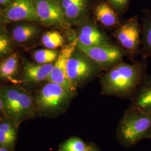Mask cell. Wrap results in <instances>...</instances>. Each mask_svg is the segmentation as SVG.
Segmentation results:
<instances>
[{"mask_svg": "<svg viewBox=\"0 0 151 151\" xmlns=\"http://www.w3.org/2000/svg\"><path fill=\"white\" fill-rule=\"evenodd\" d=\"M19 69V58L16 54L7 55L0 62V78L14 80Z\"/></svg>", "mask_w": 151, "mask_h": 151, "instance_id": "ac0fdd59", "label": "cell"}, {"mask_svg": "<svg viewBox=\"0 0 151 151\" xmlns=\"http://www.w3.org/2000/svg\"><path fill=\"white\" fill-rule=\"evenodd\" d=\"M146 58L133 64L123 62L106 70L101 79L104 95L128 96L134 93L146 76Z\"/></svg>", "mask_w": 151, "mask_h": 151, "instance_id": "6da1fadb", "label": "cell"}, {"mask_svg": "<svg viewBox=\"0 0 151 151\" xmlns=\"http://www.w3.org/2000/svg\"><path fill=\"white\" fill-rule=\"evenodd\" d=\"M91 11L94 19L105 27L116 28L121 23L119 14L106 1L92 4Z\"/></svg>", "mask_w": 151, "mask_h": 151, "instance_id": "4fadbf2b", "label": "cell"}, {"mask_svg": "<svg viewBox=\"0 0 151 151\" xmlns=\"http://www.w3.org/2000/svg\"><path fill=\"white\" fill-rule=\"evenodd\" d=\"M65 19L71 26H78L90 17L92 0H57Z\"/></svg>", "mask_w": 151, "mask_h": 151, "instance_id": "7c38bea8", "label": "cell"}, {"mask_svg": "<svg viewBox=\"0 0 151 151\" xmlns=\"http://www.w3.org/2000/svg\"><path fill=\"white\" fill-rule=\"evenodd\" d=\"M11 1L12 0H0V5L6 7L11 3Z\"/></svg>", "mask_w": 151, "mask_h": 151, "instance_id": "484cf974", "label": "cell"}, {"mask_svg": "<svg viewBox=\"0 0 151 151\" xmlns=\"http://www.w3.org/2000/svg\"><path fill=\"white\" fill-rule=\"evenodd\" d=\"M0 151H9L5 148H0Z\"/></svg>", "mask_w": 151, "mask_h": 151, "instance_id": "83f0119b", "label": "cell"}, {"mask_svg": "<svg viewBox=\"0 0 151 151\" xmlns=\"http://www.w3.org/2000/svg\"><path fill=\"white\" fill-rule=\"evenodd\" d=\"M76 93L58 84L48 82L39 92L37 104L38 108L44 111H57L67 105Z\"/></svg>", "mask_w": 151, "mask_h": 151, "instance_id": "8992f818", "label": "cell"}, {"mask_svg": "<svg viewBox=\"0 0 151 151\" xmlns=\"http://www.w3.org/2000/svg\"><path fill=\"white\" fill-rule=\"evenodd\" d=\"M133 95L130 109L151 112V76L146 75Z\"/></svg>", "mask_w": 151, "mask_h": 151, "instance_id": "5bb4252c", "label": "cell"}, {"mask_svg": "<svg viewBox=\"0 0 151 151\" xmlns=\"http://www.w3.org/2000/svg\"><path fill=\"white\" fill-rule=\"evenodd\" d=\"M16 137L8 135L0 130V144L2 146H10L15 142Z\"/></svg>", "mask_w": 151, "mask_h": 151, "instance_id": "cb8c5ba5", "label": "cell"}, {"mask_svg": "<svg viewBox=\"0 0 151 151\" xmlns=\"http://www.w3.org/2000/svg\"><path fill=\"white\" fill-rule=\"evenodd\" d=\"M39 29L37 26L24 23L18 25L12 29L11 35L12 39L17 43H24L35 38L39 33Z\"/></svg>", "mask_w": 151, "mask_h": 151, "instance_id": "e0dca14e", "label": "cell"}, {"mask_svg": "<svg viewBox=\"0 0 151 151\" xmlns=\"http://www.w3.org/2000/svg\"><path fill=\"white\" fill-rule=\"evenodd\" d=\"M113 35L120 47L130 57L133 58L140 54L141 27L137 16L121 22L114 30Z\"/></svg>", "mask_w": 151, "mask_h": 151, "instance_id": "5b68a950", "label": "cell"}, {"mask_svg": "<svg viewBox=\"0 0 151 151\" xmlns=\"http://www.w3.org/2000/svg\"><path fill=\"white\" fill-rule=\"evenodd\" d=\"M150 138H151V135H150Z\"/></svg>", "mask_w": 151, "mask_h": 151, "instance_id": "1f68e13d", "label": "cell"}, {"mask_svg": "<svg viewBox=\"0 0 151 151\" xmlns=\"http://www.w3.org/2000/svg\"><path fill=\"white\" fill-rule=\"evenodd\" d=\"M0 130L8 135L16 137L15 129L9 123H4L0 124Z\"/></svg>", "mask_w": 151, "mask_h": 151, "instance_id": "d4e9b609", "label": "cell"}, {"mask_svg": "<svg viewBox=\"0 0 151 151\" xmlns=\"http://www.w3.org/2000/svg\"><path fill=\"white\" fill-rule=\"evenodd\" d=\"M40 22L46 27L68 32L71 25L67 22L57 0H34Z\"/></svg>", "mask_w": 151, "mask_h": 151, "instance_id": "ba28073f", "label": "cell"}, {"mask_svg": "<svg viewBox=\"0 0 151 151\" xmlns=\"http://www.w3.org/2000/svg\"><path fill=\"white\" fill-rule=\"evenodd\" d=\"M88 148L83 140L74 137L65 142L60 147V151H85Z\"/></svg>", "mask_w": 151, "mask_h": 151, "instance_id": "44dd1931", "label": "cell"}, {"mask_svg": "<svg viewBox=\"0 0 151 151\" xmlns=\"http://www.w3.org/2000/svg\"><path fill=\"white\" fill-rule=\"evenodd\" d=\"M76 48L86 54L105 71L122 62L126 53L121 47L112 43L86 47L77 42Z\"/></svg>", "mask_w": 151, "mask_h": 151, "instance_id": "52a82bcc", "label": "cell"}, {"mask_svg": "<svg viewBox=\"0 0 151 151\" xmlns=\"http://www.w3.org/2000/svg\"><path fill=\"white\" fill-rule=\"evenodd\" d=\"M140 54L144 58L151 57V9L142 10Z\"/></svg>", "mask_w": 151, "mask_h": 151, "instance_id": "2e32d148", "label": "cell"}, {"mask_svg": "<svg viewBox=\"0 0 151 151\" xmlns=\"http://www.w3.org/2000/svg\"><path fill=\"white\" fill-rule=\"evenodd\" d=\"M59 54L56 49H42L35 51L33 54V58L39 64L53 63Z\"/></svg>", "mask_w": 151, "mask_h": 151, "instance_id": "ffe728a7", "label": "cell"}, {"mask_svg": "<svg viewBox=\"0 0 151 151\" xmlns=\"http://www.w3.org/2000/svg\"><path fill=\"white\" fill-rule=\"evenodd\" d=\"M102 71L100 65L77 48L71 54L67 65V76L77 88L91 81Z\"/></svg>", "mask_w": 151, "mask_h": 151, "instance_id": "3957f363", "label": "cell"}, {"mask_svg": "<svg viewBox=\"0 0 151 151\" xmlns=\"http://www.w3.org/2000/svg\"><path fill=\"white\" fill-rule=\"evenodd\" d=\"M75 32L77 42L86 47L112 43L107 35L100 29L95 20L91 17L77 26Z\"/></svg>", "mask_w": 151, "mask_h": 151, "instance_id": "8fae6325", "label": "cell"}, {"mask_svg": "<svg viewBox=\"0 0 151 151\" xmlns=\"http://www.w3.org/2000/svg\"><path fill=\"white\" fill-rule=\"evenodd\" d=\"M32 107L30 96L15 87L6 92L3 99V110L11 117H20L28 113Z\"/></svg>", "mask_w": 151, "mask_h": 151, "instance_id": "30bf717a", "label": "cell"}, {"mask_svg": "<svg viewBox=\"0 0 151 151\" xmlns=\"http://www.w3.org/2000/svg\"><path fill=\"white\" fill-rule=\"evenodd\" d=\"M67 34L69 39L68 43L63 46L59 52L58 56L53 63L47 81L58 84L70 91L77 92V88L72 83L67 74V62L76 48L77 39L75 30H71Z\"/></svg>", "mask_w": 151, "mask_h": 151, "instance_id": "277c9868", "label": "cell"}, {"mask_svg": "<svg viewBox=\"0 0 151 151\" xmlns=\"http://www.w3.org/2000/svg\"><path fill=\"white\" fill-rule=\"evenodd\" d=\"M53 63L39 64L27 63L23 70L24 80L27 82H39L47 81Z\"/></svg>", "mask_w": 151, "mask_h": 151, "instance_id": "9a60e30c", "label": "cell"}, {"mask_svg": "<svg viewBox=\"0 0 151 151\" xmlns=\"http://www.w3.org/2000/svg\"><path fill=\"white\" fill-rule=\"evenodd\" d=\"M2 12L0 11V22H2Z\"/></svg>", "mask_w": 151, "mask_h": 151, "instance_id": "f1b7e54d", "label": "cell"}, {"mask_svg": "<svg viewBox=\"0 0 151 151\" xmlns=\"http://www.w3.org/2000/svg\"><path fill=\"white\" fill-rule=\"evenodd\" d=\"M65 43L64 37L57 30L47 32L42 37V43L45 48L56 49L64 46Z\"/></svg>", "mask_w": 151, "mask_h": 151, "instance_id": "d6986e66", "label": "cell"}, {"mask_svg": "<svg viewBox=\"0 0 151 151\" xmlns=\"http://www.w3.org/2000/svg\"><path fill=\"white\" fill-rule=\"evenodd\" d=\"M119 133L128 145H134L141 139L150 138L151 133V112L130 109L120 125Z\"/></svg>", "mask_w": 151, "mask_h": 151, "instance_id": "7a4b0ae2", "label": "cell"}, {"mask_svg": "<svg viewBox=\"0 0 151 151\" xmlns=\"http://www.w3.org/2000/svg\"><path fill=\"white\" fill-rule=\"evenodd\" d=\"M11 49V39L4 28L0 26V58L10 53Z\"/></svg>", "mask_w": 151, "mask_h": 151, "instance_id": "7402d4cb", "label": "cell"}, {"mask_svg": "<svg viewBox=\"0 0 151 151\" xmlns=\"http://www.w3.org/2000/svg\"><path fill=\"white\" fill-rule=\"evenodd\" d=\"M130 0H106L119 15L122 14L127 10Z\"/></svg>", "mask_w": 151, "mask_h": 151, "instance_id": "603a6c76", "label": "cell"}, {"mask_svg": "<svg viewBox=\"0 0 151 151\" xmlns=\"http://www.w3.org/2000/svg\"><path fill=\"white\" fill-rule=\"evenodd\" d=\"M3 110V104H2V99L0 96V111Z\"/></svg>", "mask_w": 151, "mask_h": 151, "instance_id": "4316f807", "label": "cell"}, {"mask_svg": "<svg viewBox=\"0 0 151 151\" xmlns=\"http://www.w3.org/2000/svg\"><path fill=\"white\" fill-rule=\"evenodd\" d=\"M90 151H96V150H90Z\"/></svg>", "mask_w": 151, "mask_h": 151, "instance_id": "4dcf8cb0", "label": "cell"}, {"mask_svg": "<svg viewBox=\"0 0 151 151\" xmlns=\"http://www.w3.org/2000/svg\"><path fill=\"white\" fill-rule=\"evenodd\" d=\"M90 151V149H89V148H88L87 150H86V151Z\"/></svg>", "mask_w": 151, "mask_h": 151, "instance_id": "f546056e", "label": "cell"}, {"mask_svg": "<svg viewBox=\"0 0 151 151\" xmlns=\"http://www.w3.org/2000/svg\"><path fill=\"white\" fill-rule=\"evenodd\" d=\"M24 21L40 22L34 0H12L2 11V22L10 23Z\"/></svg>", "mask_w": 151, "mask_h": 151, "instance_id": "9c48e42d", "label": "cell"}]
</instances>
